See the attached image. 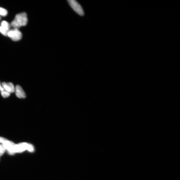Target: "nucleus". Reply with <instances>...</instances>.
Returning a JSON list of instances; mask_svg holds the SVG:
<instances>
[{
  "instance_id": "f257e3e1",
  "label": "nucleus",
  "mask_w": 180,
  "mask_h": 180,
  "mask_svg": "<svg viewBox=\"0 0 180 180\" xmlns=\"http://www.w3.org/2000/svg\"><path fill=\"white\" fill-rule=\"evenodd\" d=\"M28 21L27 15L25 12H22L16 15L11 22V25L14 28L18 29L27 25Z\"/></svg>"
},
{
  "instance_id": "f03ea898",
  "label": "nucleus",
  "mask_w": 180,
  "mask_h": 180,
  "mask_svg": "<svg viewBox=\"0 0 180 180\" xmlns=\"http://www.w3.org/2000/svg\"><path fill=\"white\" fill-rule=\"evenodd\" d=\"M67 2L71 8L77 14L81 16L84 15L83 9L79 3L75 0H68Z\"/></svg>"
},
{
  "instance_id": "7ed1b4c3",
  "label": "nucleus",
  "mask_w": 180,
  "mask_h": 180,
  "mask_svg": "<svg viewBox=\"0 0 180 180\" xmlns=\"http://www.w3.org/2000/svg\"><path fill=\"white\" fill-rule=\"evenodd\" d=\"M7 36L13 41H18L20 40L21 39L22 34L18 29L14 28L11 30H9Z\"/></svg>"
},
{
  "instance_id": "20e7f679",
  "label": "nucleus",
  "mask_w": 180,
  "mask_h": 180,
  "mask_svg": "<svg viewBox=\"0 0 180 180\" xmlns=\"http://www.w3.org/2000/svg\"><path fill=\"white\" fill-rule=\"evenodd\" d=\"M2 145L5 149L7 150L9 154L13 155L15 153V149L16 144L15 143L7 140L2 144Z\"/></svg>"
},
{
  "instance_id": "39448f33",
  "label": "nucleus",
  "mask_w": 180,
  "mask_h": 180,
  "mask_svg": "<svg viewBox=\"0 0 180 180\" xmlns=\"http://www.w3.org/2000/svg\"><path fill=\"white\" fill-rule=\"evenodd\" d=\"M28 144L27 143H21L15 145V153H21L27 150Z\"/></svg>"
},
{
  "instance_id": "423d86ee",
  "label": "nucleus",
  "mask_w": 180,
  "mask_h": 180,
  "mask_svg": "<svg viewBox=\"0 0 180 180\" xmlns=\"http://www.w3.org/2000/svg\"><path fill=\"white\" fill-rule=\"evenodd\" d=\"M2 86L5 90L9 93H13L15 91V87L12 83L3 82L2 83Z\"/></svg>"
},
{
  "instance_id": "0eeeda50",
  "label": "nucleus",
  "mask_w": 180,
  "mask_h": 180,
  "mask_svg": "<svg viewBox=\"0 0 180 180\" xmlns=\"http://www.w3.org/2000/svg\"><path fill=\"white\" fill-rule=\"evenodd\" d=\"M16 96L20 99H24L26 97V94L23 90L19 85H17L15 88Z\"/></svg>"
},
{
  "instance_id": "6e6552de",
  "label": "nucleus",
  "mask_w": 180,
  "mask_h": 180,
  "mask_svg": "<svg viewBox=\"0 0 180 180\" xmlns=\"http://www.w3.org/2000/svg\"><path fill=\"white\" fill-rule=\"evenodd\" d=\"M1 26L5 30L9 31L10 28V25L7 21H3L1 22Z\"/></svg>"
},
{
  "instance_id": "1a4fd4ad",
  "label": "nucleus",
  "mask_w": 180,
  "mask_h": 180,
  "mask_svg": "<svg viewBox=\"0 0 180 180\" xmlns=\"http://www.w3.org/2000/svg\"><path fill=\"white\" fill-rule=\"evenodd\" d=\"M8 13L6 9L0 7V16H5L8 15Z\"/></svg>"
},
{
  "instance_id": "9d476101",
  "label": "nucleus",
  "mask_w": 180,
  "mask_h": 180,
  "mask_svg": "<svg viewBox=\"0 0 180 180\" xmlns=\"http://www.w3.org/2000/svg\"><path fill=\"white\" fill-rule=\"evenodd\" d=\"M8 31L5 30L0 26V32L3 35L7 36Z\"/></svg>"
},
{
  "instance_id": "9b49d317",
  "label": "nucleus",
  "mask_w": 180,
  "mask_h": 180,
  "mask_svg": "<svg viewBox=\"0 0 180 180\" xmlns=\"http://www.w3.org/2000/svg\"><path fill=\"white\" fill-rule=\"evenodd\" d=\"M1 95L3 97L7 98L10 96V93L5 90L1 91Z\"/></svg>"
},
{
  "instance_id": "f8f14e48",
  "label": "nucleus",
  "mask_w": 180,
  "mask_h": 180,
  "mask_svg": "<svg viewBox=\"0 0 180 180\" xmlns=\"http://www.w3.org/2000/svg\"><path fill=\"white\" fill-rule=\"evenodd\" d=\"M5 150L2 144V145H0V157H1L4 154Z\"/></svg>"
},
{
  "instance_id": "ddd939ff",
  "label": "nucleus",
  "mask_w": 180,
  "mask_h": 180,
  "mask_svg": "<svg viewBox=\"0 0 180 180\" xmlns=\"http://www.w3.org/2000/svg\"><path fill=\"white\" fill-rule=\"evenodd\" d=\"M27 150L29 152H34V146L31 145V144H28Z\"/></svg>"
},
{
  "instance_id": "4468645a",
  "label": "nucleus",
  "mask_w": 180,
  "mask_h": 180,
  "mask_svg": "<svg viewBox=\"0 0 180 180\" xmlns=\"http://www.w3.org/2000/svg\"><path fill=\"white\" fill-rule=\"evenodd\" d=\"M7 139L4 138V137H0V143H1L2 144L4 143L6 140H7Z\"/></svg>"
},
{
  "instance_id": "2eb2a0df",
  "label": "nucleus",
  "mask_w": 180,
  "mask_h": 180,
  "mask_svg": "<svg viewBox=\"0 0 180 180\" xmlns=\"http://www.w3.org/2000/svg\"><path fill=\"white\" fill-rule=\"evenodd\" d=\"M4 90V88H3L2 86H1V83H0V91H2Z\"/></svg>"
},
{
  "instance_id": "dca6fc26",
  "label": "nucleus",
  "mask_w": 180,
  "mask_h": 180,
  "mask_svg": "<svg viewBox=\"0 0 180 180\" xmlns=\"http://www.w3.org/2000/svg\"><path fill=\"white\" fill-rule=\"evenodd\" d=\"M1 16H0V20H1Z\"/></svg>"
}]
</instances>
